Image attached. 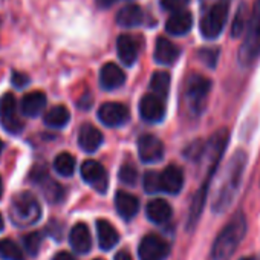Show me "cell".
I'll return each instance as SVG.
<instances>
[{"label": "cell", "mask_w": 260, "mask_h": 260, "mask_svg": "<svg viewBox=\"0 0 260 260\" xmlns=\"http://www.w3.org/2000/svg\"><path fill=\"white\" fill-rule=\"evenodd\" d=\"M0 257H2L4 260H25L23 251L11 239L0 240Z\"/></svg>", "instance_id": "cell-27"}, {"label": "cell", "mask_w": 260, "mask_h": 260, "mask_svg": "<svg viewBox=\"0 0 260 260\" xmlns=\"http://www.w3.org/2000/svg\"><path fill=\"white\" fill-rule=\"evenodd\" d=\"M115 2H116V0H96V5H98L100 8H109V7H112Z\"/></svg>", "instance_id": "cell-38"}, {"label": "cell", "mask_w": 260, "mask_h": 260, "mask_svg": "<svg viewBox=\"0 0 260 260\" xmlns=\"http://www.w3.org/2000/svg\"><path fill=\"white\" fill-rule=\"evenodd\" d=\"M11 83L17 87V89H23L28 83H29V78L25 75V74H20V72H13V77H11Z\"/></svg>", "instance_id": "cell-36"}, {"label": "cell", "mask_w": 260, "mask_h": 260, "mask_svg": "<svg viewBox=\"0 0 260 260\" xmlns=\"http://www.w3.org/2000/svg\"><path fill=\"white\" fill-rule=\"evenodd\" d=\"M115 207H116L118 214L124 220H130L137 216V213L140 210V201L130 193L118 191L115 196Z\"/></svg>", "instance_id": "cell-19"}, {"label": "cell", "mask_w": 260, "mask_h": 260, "mask_svg": "<svg viewBox=\"0 0 260 260\" xmlns=\"http://www.w3.org/2000/svg\"><path fill=\"white\" fill-rule=\"evenodd\" d=\"M118 178H119V181L124 182L125 185L134 187V185L137 184V179H138V172H137V169H135L132 164H124V166L119 169Z\"/></svg>", "instance_id": "cell-31"}, {"label": "cell", "mask_w": 260, "mask_h": 260, "mask_svg": "<svg viewBox=\"0 0 260 260\" xmlns=\"http://www.w3.org/2000/svg\"><path fill=\"white\" fill-rule=\"evenodd\" d=\"M31 178L40 185L43 194H45L51 202H58V201H61L64 191H63V188H61L60 184L54 182V181L48 176L46 169H42V170L36 169V170L32 172Z\"/></svg>", "instance_id": "cell-13"}, {"label": "cell", "mask_w": 260, "mask_h": 260, "mask_svg": "<svg viewBox=\"0 0 260 260\" xmlns=\"http://www.w3.org/2000/svg\"><path fill=\"white\" fill-rule=\"evenodd\" d=\"M96 234H98L100 248L104 249V251L112 249L119 240V234L115 230V226L110 222L104 220V219L96 220Z\"/></svg>", "instance_id": "cell-23"}, {"label": "cell", "mask_w": 260, "mask_h": 260, "mask_svg": "<svg viewBox=\"0 0 260 260\" xmlns=\"http://www.w3.org/2000/svg\"><path fill=\"white\" fill-rule=\"evenodd\" d=\"M170 254V245L156 234L143 237L138 246V255L141 260H164Z\"/></svg>", "instance_id": "cell-8"}, {"label": "cell", "mask_w": 260, "mask_h": 260, "mask_svg": "<svg viewBox=\"0 0 260 260\" xmlns=\"http://www.w3.org/2000/svg\"><path fill=\"white\" fill-rule=\"evenodd\" d=\"M187 100L194 113H199L205 104V98L210 92L211 83L202 75H190L187 80Z\"/></svg>", "instance_id": "cell-7"}, {"label": "cell", "mask_w": 260, "mask_h": 260, "mask_svg": "<svg viewBox=\"0 0 260 260\" xmlns=\"http://www.w3.org/2000/svg\"><path fill=\"white\" fill-rule=\"evenodd\" d=\"M240 260H254L252 257H243V258H240Z\"/></svg>", "instance_id": "cell-42"}, {"label": "cell", "mask_w": 260, "mask_h": 260, "mask_svg": "<svg viewBox=\"0 0 260 260\" xmlns=\"http://www.w3.org/2000/svg\"><path fill=\"white\" fill-rule=\"evenodd\" d=\"M245 164H246V155L239 150L233 155V158L230 159V164L226 167V179L222 184L214 204H213V210L216 213H223L233 202L236 191L240 185V179L245 170Z\"/></svg>", "instance_id": "cell-2"}, {"label": "cell", "mask_w": 260, "mask_h": 260, "mask_svg": "<svg viewBox=\"0 0 260 260\" xmlns=\"http://www.w3.org/2000/svg\"><path fill=\"white\" fill-rule=\"evenodd\" d=\"M191 26H193V17L188 11L184 10L175 11L166 23V29L172 36H184L191 29Z\"/></svg>", "instance_id": "cell-21"}, {"label": "cell", "mask_w": 260, "mask_h": 260, "mask_svg": "<svg viewBox=\"0 0 260 260\" xmlns=\"http://www.w3.org/2000/svg\"><path fill=\"white\" fill-rule=\"evenodd\" d=\"M2 149H4V143L0 141V153H2Z\"/></svg>", "instance_id": "cell-43"}, {"label": "cell", "mask_w": 260, "mask_h": 260, "mask_svg": "<svg viewBox=\"0 0 260 260\" xmlns=\"http://www.w3.org/2000/svg\"><path fill=\"white\" fill-rule=\"evenodd\" d=\"M144 190L147 193H158V191H161V173H158V172H147L144 175Z\"/></svg>", "instance_id": "cell-33"}, {"label": "cell", "mask_w": 260, "mask_h": 260, "mask_svg": "<svg viewBox=\"0 0 260 260\" xmlns=\"http://www.w3.org/2000/svg\"><path fill=\"white\" fill-rule=\"evenodd\" d=\"M10 216L16 226H20V228L31 226L40 219L42 207H40L39 201L31 193L22 191L13 198Z\"/></svg>", "instance_id": "cell-3"}, {"label": "cell", "mask_w": 260, "mask_h": 260, "mask_svg": "<svg viewBox=\"0 0 260 260\" xmlns=\"http://www.w3.org/2000/svg\"><path fill=\"white\" fill-rule=\"evenodd\" d=\"M0 122L7 132L17 135L23 130V121L17 115L16 96L13 93H5L0 98Z\"/></svg>", "instance_id": "cell-6"}, {"label": "cell", "mask_w": 260, "mask_h": 260, "mask_svg": "<svg viewBox=\"0 0 260 260\" xmlns=\"http://www.w3.org/2000/svg\"><path fill=\"white\" fill-rule=\"evenodd\" d=\"M2 193H4V185H2V178H0V198H2Z\"/></svg>", "instance_id": "cell-41"}, {"label": "cell", "mask_w": 260, "mask_h": 260, "mask_svg": "<svg viewBox=\"0 0 260 260\" xmlns=\"http://www.w3.org/2000/svg\"><path fill=\"white\" fill-rule=\"evenodd\" d=\"M248 13H246V7L245 5H240L237 13H236V17H234V22H233V26H231V36L234 39H239L243 31L248 28Z\"/></svg>", "instance_id": "cell-30"}, {"label": "cell", "mask_w": 260, "mask_h": 260, "mask_svg": "<svg viewBox=\"0 0 260 260\" xmlns=\"http://www.w3.org/2000/svg\"><path fill=\"white\" fill-rule=\"evenodd\" d=\"M23 243H25L26 251L31 255H37L39 251H40V246H42V234L37 233V231H32V233H29V234H26L23 237Z\"/></svg>", "instance_id": "cell-32"}, {"label": "cell", "mask_w": 260, "mask_h": 260, "mask_svg": "<svg viewBox=\"0 0 260 260\" xmlns=\"http://www.w3.org/2000/svg\"><path fill=\"white\" fill-rule=\"evenodd\" d=\"M115 260H132V257H130V254L127 251H119V252H116Z\"/></svg>", "instance_id": "cell-39"}, {"label": "cell", "mask_w": 260, "mask_h": 260, "mask_svg": "<svg viewBox=\"0 0 260 260\" xmlns=\"http://www.w3.org/2000/svg\"><path fill=\"white\" fill-rule=\"evenodd\" d=\"M199 57H201V60L207 64V66H210V68H214L216 66V61H217V57H219V51L214 48V49H202L201 52H199Z\"/></svg>", "instance_id": "cell-34"}, {"label": "cell", "mask_w": 260, "mask_h": 260, "mask_svg": "<svg viewBox=\"0 0 260 260\" xmlns=\"http://www.w3.org/2000/svg\"><path fill=\"white\" fill-rule=\"evenodd\" d=\"M188 2H190V0H161V5H162L164 10L175 13V11L184 10L188 5Z\"/></svg>", "instance_id": "cell-35"}, {"label": "cell", "mask_w": 260, "mask_h": 260, "mask_svg": "<svg viewBox=\"0 0 260 260\" xmlns=\"http://www.w3.org/2000/svg\"><path fill=\"white\" fill-rule=\"evenodd\" d=\"M125 83L124 71L115 63H106L100 71V84L106 90H115Z\"/></svg>", "instance_id": "cell-15"}, {"label": "cell", "mask_w": 260, "mask_h": 260, "mask_svg": "<svg viewBox=\"0 0 260 260\" xmlns=\"http://www.w3.org/2000/svg\"><path fill=\"white\" fill-rule=\"evenodd\" d=\"M184 185V173L178 166H169L161 173V190L169 194H178Z\"/></svg>", "instance_id": "cell-16"}, {"label": "cell", "mask_w": 260, "mask_h": 260, "mask_svg": "<svg viewBox=\"0 0 260 260\" xmlns=\"http://www.w3.org/2000/svg\"><path fill=\"white\" fill-rule=\"evenodd\" d=\"M4 225H5V222H4V217H2V214H0V231L4 230Z\"/></svg>", "instance_id": "cell-40"}, {"label": "cell", "mask_w": 260, "mask_h": 260, "mask_svg": "<svg viewBox=\"0 0 260 260\" xmlns=\"http://www.w3.org/2000/svg\"><path fill=\"white\" fill-rule=\"evenodd\" d=\"M95 260H101V258H95Z\"/></svg>", "instance_id": "cell-44"}, {"label": "cell", "mask_w": 260, "mask_h": 260, "mask_svg": "<svg viewBox=\"0 0 260 260\" xmlns=\"http://www.w3.org/2000/svg\"><path fill=\"white\" fill-rule=\"evenodd\" d=\"M54 169L61 176H72L75 170V158L71 153H60L54 159Z\"/></svg>", "instance_id": "cell-29"}, {"label": "cell", "mask_w": 260, "mask_h": 260, "mask_svg": "<svg viewBox=\"0 0 260 260\" xmlns=\"http://www.w3.org/2000/svg\"><path fill=\"white\" fill-rule=\"evenodd\" d=\"M150 89L153 90L155 95H158L161 98H166L167 93H169V89H170V75L167 72H156L152 77Z\"/></svg>", "instance_id": "cell-28"}, {"label": "cell", "mask_w": 260, "mask_h": 260, "mask_svg": "<svg viewBox=\"0 0 260 260\" xmlns=\"http://www.w3.org/2000/svg\"><path fill=\"white\" fill-rule=\"evenodd\" d=\"M179 48L169 39L159 37L155 45V60L159 64H173L179 58Z\"/></svg>", "instance_id": "cell-20"}, {"label": "cell", "mask_w": 260, "mask_h": 260, "mask_svg": "<svg viewBox=\"0 0 260 260\" xmlns=\"http://www.w3.org/2000/svg\"><path fill=\"white\" fill-rule=\"evenodd\" d=\"M116 51H118V57L119 60L127 64V66H132L137 58H138V45L135 42V39L128 34H122L118 37L116 40Z\"/></svg>", "instance_id": "cell-18"}, {"label": "cell", "mask_w": 260, "mask_h": 260, "mask_svg": "<svg viewBox=\"0 0 260 260\" xmlns=\"http://www.w3.org/2000/svg\"><path fill=\"white\" fill-rule=\"evenodd\" d=\"M52 260H77V258L71 252H68V251H60V252H57L54 255Z\"/></svg>", "instance_id": "cell-37"}, {"label": "cell", "mask_w": 260, "mask_h": 260, "mask_svg": "<svg viewBox=\"0 0 260 260\" xmlns=\"http://www.w3.org/2000/svg\"><path fill=\"white\" fill-rule=\"evenodd\" d=\"M140 115L147 122H159L166 115L164 98L158 95H144L140 101Z\"/></svg>", "instance_id": "cell-12"}, {"label": "cell", "mask_w": 260, "mask_h": 260, "mask_svg": "<svg viewBox=\"0 0 260 260\" xmlns=\"http://www.w3.org/2000/svg\"><path fill=\"white\" fill-rule=\"evenodd\" d=\"M69 243L78 254H86L92 248V237L86 223H77L72 226L69 234Z\"/></svg>", "instance_id": "cell-17"}, {"label": "cell", "mask_w": 260, "mask_h": 260, "mask_svg": "<svg viewBox=\"0 0 260 260\" xmlns=\"http://www.w3.org/2000/svg\"><path fill=\"white\" fill-rule=\"evenodd\" d=\"M45 107H46V95L40 90L26 93L20 104L22 113L26 116H39L45 110Z\"/></svg>", "instance_id": "cell-22"}, {"label": "cell", "mask_w": 260, "mask_h": 260, "mask_svg": "<svg viewBox=\"0 0 260 260\" xmlns=\"http://www.w3.org/2000/svg\"><path fill=\"white\" fill-rule=\"evenodd\" d=\"M103 144V134L92 124H83L78 132V146L87 153H93Z\"/></svg>", "instance_id": "cell-14"}, {"label": "cell", "mask_w": 260, "mask_h": 260, "mask_svg": "<svg viewBox=\"0 0 260 260\" xmlns=\"http://www.w3.org/2000/svg\"><path fill=\"white\" fill-rule=\"evenodd\" d=\"M138 153L143 162H158L164 158V144L155 135H143L138 140Z\"/></svg>", "instance_id": "cell-11"}, {"label": "cell", "mask_w": 260, "mask_h": 260, "mask_svg": "<svg viewBox=\"0 0 260 260\" xmlns=\"http://www.w3.org/2000/svg\"><path fill=\"white\" fill-rule=\"evenodd\" d=\"M228 17V5L225 2H219L210 8V11L201 20V32L205 39L213 40L220 36Z\"/></svg>", "instance_id": "cell-5"}, {"label": "cell", "mask_w": 260, "mask_h": 260, "mask_svg": "<svg viewBox=\"0 0 260 260\" xmlns=\"http://www.w3.org/2000/svg\"><path fill=\"white\" fill-rule=\"evenodd\" d=\"M147 217L153 223H166L172 217V207L167 201L164 199H153L147 204Z\"/></svg>", "instance_id": "cell-25"}, {"label": "cell", "mask_w": 260, "mask_h": 260, "mask_svg": "<svg viewBox=\"0 0 260 260\" xmlns=\"http://www.w3.org/2000/svg\"><path fill=\"white\" fill-rule=\"evenodd\" d=\"M81 178L84 182H87L92 188H95L98 193H106L107 187H109V176L106 169L93 161V159H87L83 162L81 166Z\"/></svg>", "instance_id": "cell-9"}, {"label": "cell", "mask_w": 260, "mask_h": 260, "mask_svg": "<svg viewBox=\"0 0 260 260\" xmlns=\"http://www.w3.org/2000/svg\"><path fill=\"white\" fill-rule=\"evenodd\" d=\"M69 119H71V113L64 106H55L51 110H48L43 116L45 124L55 128L64 127L69 122Z\"/></svg>", "instance_id": "cell-26"}, {"label": "cell", "mask_w": 260, "mask_h": 260, "mask_svg": "<svg viewBox=\"0 0 260 260\" xmlns=\"http://www.w3.org/2000/svg\"><path fill=\"white\" fill-rule=\"evenodd\" d=\"M260 55V0H255L252 14L248 22L246 37L239 49V61L242 66H249Z\"/></svg>", "instance_id": "cell-4"}, {"label": "cell", "mask_w": 260, "mask_h": 260, "mask_svg": "<svg viewBox=\"0 0 260 260\" xmlns=\"http://www.w3.org/2000/svg\"><path fill=\"white\" fill-rule=\"evenodd\" d=\"M128 109L119 103H104L98 110V119L107 127H119L128 121Z\"/></svg>", "instance_id": "cell-10"}, {"label": "cell", "mask_w": 260, "mask_h": 260, "mask_svg": "<svg viewBox=\"0 0 260 260\" xmlns=\"http://www.w3.org/2000/svg\"><path fill=\"white\" fill-rule=\"evenodd\" d=\"M144 20V14H143V10L138 7V5H125L124 8H121L116 14V23L119 26H124V28H135V26H140Z\"/></svg>", "instance_id": "cell-24"}, {"label": "cell", "mask_w": 260, "mask_h": 260, "mask_svg": "<svg viewBox=\"0 0 260 260\" xmlns=\"http://www.w3.org/2000/svg\"><path fill=\"white\" fill-rule=\"evenodd\" d=\"M246 233V219L243 213H237L230 219V222L223 226L213 243L211 258L213 260H230L242 239Z\"/></svg>", "instance_id": "cell-1"}]
</instances>
